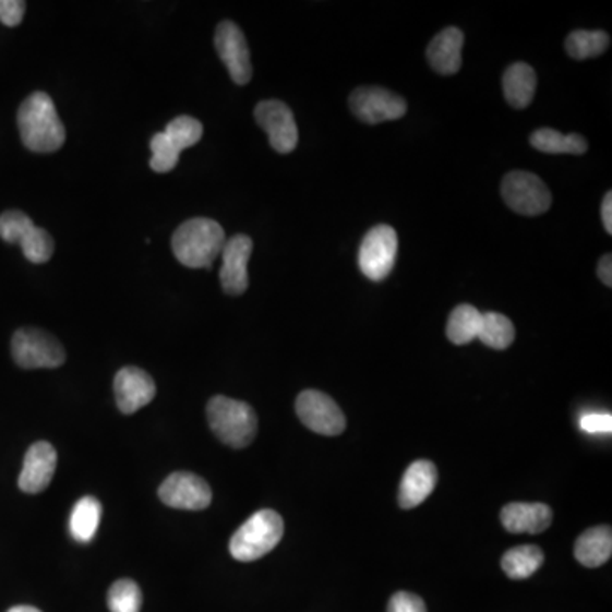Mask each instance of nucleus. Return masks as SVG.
Masks as SVG:
<instances>
[{
  "instance_id": "1",
  "label": "nucleus",
  "mask_w": 612,
  "mask_h": 612,
  "mask_svg": "<svg viewBox=\"0 0 612 612\" xmlns=\"http://www.w3.org/2000/svg\"><path fill=\"white\" fill-rule=\"evenodd\" d=\"M17 127L24 145L36 154H51L65 143V127L48 94L35 93L24 100L17 112Z\"/></svg>"
},
{
  "instance_id": "2",
  "label": "nucleus",
  "mask_w": 612,
  "mask_h": 612,
  "mask_svg": "<svg viewBox=\"0 0 612 612\" xmlns=\"http://www.w3.org/2000/svg\"><path fill=\"white\" fill-rule=\"evenodd\" d=\"M225 230L218 221L193 218L184 221L172 237L173 255L182 266L191 269H209L224 251Z\"/></svg>"
},
{
  "instance_id": "3",
  "label": "nucleus",
  "mask_w": 612,
  "mask_h": 612,
  "mask_svg": "<svg viewBox=\"0 0 612 612\" xmlns=\"http://www.w3.org/2000/svg\"><path fill=\"white\" fill-rule=\"evenodd\" d=\"M206 413L209 428L227 446L242 449L249 446L257 434V416L254 408L245 401L218 395L208 401Z\"/></svg>"
},
{
  "instance_id": "4",
  "label": "nucleus",
  "mask_w": 612,
  "mask_h": 612,
  "mask_svg": "<svg viewBox=\"0 0 612 612\" xmlns=\"http://www.w3.org/2000/svg\"><path fill=\"white\" fill-rule=\"evenodd\" d=\"M285 523L276 511L262 508L237 529L230 539V553L239 562H255L278 547Z\"/></svg>"
},
{
  "instance_id": "5",
  "label": "nucleus",
  "mask_w": 612,
  "mask_h": 612,
  "mask_svg": "<svg viewBox=\"0 0 612 612\" xmlns=\"http://www.w3.org/2000/svg\"><path fill=\"white\" fill-rule=\"evenodd\" d=\"M12 358L24 370L58 368L65 362L62 344L39 328H20L12 337Z\"/></svg>"
},
{
  "instance_id": "6",
  "label": "nucleus",
  "mask_w": 612,
  "mask_h": 612,
  "mask_svg": "<svg viewBox=\"0 0 612 612\" xmlns=\"http://www.w3.org/2000/svg\"><path fill=\"white\" fill-rule=\"evenodd\" d=\"M398 254V236L388 225L368 231L359 247V269L371 281H383L392 273Z\"/></svg>"
},
{
  "instance_id": "7",
  "label": "nucleus",
  "mask_w": 612,
  "mask_h": 612,
  "mask_svg": "<svg viewBox=\"0 0 612 612\" xmlns=\"http://www.w3.org/2000/svg\"><path fill=\"white\" fill-rule=\"evenodd\" d=\"M501 191L508 208L524 216L543 215L553 203L547 184L536 173L526 170L507 173Z\"/></svg>"
},
{
  "instance_id": "8",
  "label": "nucleus",
  "mask_w": 612,
  "mask_h": 612,
  "mask_svg": "<svg viewBox=\"0 0 612 612\" xmlns=\"http://www.w3.org/2000/svg\"><path fill=\"white\" fill-rule=\"evenodd\" d=\"M297 413L301 422L316 434L339 435L346 429V417L339 405L316 389H304L298 395Z\"/></svg>"
},
{
  "instance_id": "9",
  "label": "nucleus",
  "mask_w": 612,
  "mask_h": 612,
  "mask_svg": "<svg viewBox=\"0 0 612 612\" xmlns=\"http://www.w3.org/2000/svg\"><path fill=\"white\" fill-rule=\"evenodd\" d=\"M349 106L362 123L377 124L404 118L407 103L383 87H358L349 97Z\"/></svg>"
},
{
  "instance_id": "10",
  "label": "nucleus",
  "mask_w": 612,
  "mask_h": 612,
  "mask_svg": "<svg viewBox=\"0 0 612 612\" xmlns=\"http://www.w3.org/2000/svg\"><path fill=\"white\" fill-rule=\"evenodd\" d=\"M259 127L269 136L271 147L279 154H291L298 145V127L293 112L281 100L259 103L254 111Z\"/></svg>"
},
{
  "instance_id": "11",
  "label": "nucleus",
  "mask_w": 612,
  "mask_h": 612,
  "mask_svg": "<svg viewBox=\"0 0 612 612\" xmlns=\"http://www.w3.org/2000/svg\"><path fill=\"white\" fill-rule=\"evenodd\" d=\"M215 47L231 81L239 85L249 84L252 79L251 51L242 29L231 21H221L216 27Z\"/></svg>"
},
{
  "instance_id": "12",
  "label": "nucleus",
  "mask_w": 612,
  "mask_h": 612,
  "mask_svg": "<svg viewBox=\"0 0 612 612\" xmlns=\"http://www.w3.org/2000/svg\"><path fill=\"white\" fill-rule=\"evenodd\" d=\"M158 497L172 508L203 511L212 504L213 493L203 478L178 471L164 480L163 485L158 489Z\"/></svg>"
},
{
  "instance_id": "13",
  "label": "nucleus",
  "mask_w": 612,
  "mask_h": 612,
  "mask_svg": "<svg viewBox=\"0 0 612 612\" xmlns=\"http://www.w3.org/2000/svg\"><path fill=\"white\" fill-rule=\"evenodd\" d=\"M251 237L236 236L227 239L221 251L220 283L225 293L240 297L249 288V261H251Z\"/></svg>"
},
{
  "instance_id": "14",
  "label": "nucleus",
  "mask_w": 612,
  "mask_h": 612,
  "mask_svg": "<svg viewBox=\"0 0 612 612\" xmlns=\"http://www.w3.org/2000/svg\"><path fill=\"white\" fill-rule=\"evenodd\" d=\"M116 404L121 413L131 416L139 412L140 408L147 407L155 395V382L147 371L140 368L128 367L118 371L115 377Z\"/></svg>"
},
{
  "instance_id": "15",
  "label": "nucleus",
  "mask_w": 612,
  "mask_h": 612,
  "mask_svg": "<svg viewBox=\"0 0 612 612\" xmlns=\"http://www.w3.org/2000/svg\"><path fill=\"white\" fill-rule=\"evenodd\" d=\"M57 451L47 441H38L24 456L23 471L20 475V489L26 493L47 490L57 470Z\"/></svg>"
},
{
  "instance_id": "16",
  "label": "nucleus",
  "mask_w": 612,
  "mask_h": 612,
  "mask_svg": "<svg viewBox=\"0 0 612 612\" xmlns=\"http://www.w3.org/2000/svg\"><path fill=\"white\" fill-rule=\"evenodd\" d=\"M437 483V468L428 459H419L408 466L401 478L398 504L401 508H413L422 504L434 492Z\"/></svg>"
},
{
  "instance_id": "17",
  "label": "nucleus",
  "mask_w": 612,
  "mask_h": 612,
  "mask_svg": "<svg viewBox=\"0 0 612 612\" xmlns=\"http://www.w3.org/2000/svg\"><path fill=\"white\" fill-rule=\"evenodd\" d=\"M465 35L458 27H446L429 43L428 60L441 75H455L461 69Z\"/></svg>"
},
{
  "instance_id": "18",
  "label": "nucleus",
  "mask_w": 612,
  "mask_h": 612,
  "mask_svg": "<svg viewBox=\"0 0 612 612\" xmlns=\"http://www.w3.org/2000/svg\"><path fill=\"white\" fill-rule=\"evenodd\" d=\"M501 520L508 532L538 535L550 528L553 513L547 504L513 502L502 508Z\"/></svg>"
},
{
  "instance_id": "19",
  "label": "nucleus",
  "mask_w": 612,
  "mask_h": 612,
  "mask_svg": "<svg viewBox=\"0 0 612 612\" xmlns=\"http://www.w3.org/2000/svg\"><path fill=\"white\" fill-rule=\"evenodd\" d=\"M536 79L535 69L528 63H513L505 70L502 85H504V96L508 105L516 109L528 108L535 99Z\"/></svg>"
},
{
  "instance_id": "20",
  "label": "nucleus",
  "mask_w": 612,
  "mask_h": 612,
  "mask_svg": "<svg viewBox=\"0 0 612 612\" xmlns=\"http://www.w3.org/2000/svg\"><path fill=\"white\" fill-rule=\"evenodd\" d=\"M612 555V531L609 526L587 529L575 543V559L587 568H597Z\"/></svg>"
},
{
  "instance_id": "21",
  "label": "nucleus",
  "mask_w": 612,
  "mask_h": 612,
  "mask_svg": "<svg viewBox=\"0 0 612 612\" xmlns=\"http://www.w3.org/2000/svg\"><path fill=\"white\" fill-rule=\"evenodd\" d=\"M103 505L96 497H82L70 514V535L79 543H89L99 529Z\"/></svg>"
},
{
  "instance_id": "22",
  "label": "nucleus",
  "mask_w": 612,
  "mask_h": 612,
  "mask_svg": "<svg viewBox=\"0 0 612 612\" xmlns=\"http://www.w3.org/2000/svg\"><path fill=\"white\" fill-rule=\"evenodd\" d=\"M529 142H531L532 148L544 152V154L581 155L586 154L587 148H589V143L584 136L575 135V133L563 135L553 128L536 130Z\"/></svg>"
},
{
  "instance_id": "23",
  "label": "nucleus",
  "mask_w": 612,
  "mask_h": 612,
  "mask_svg": "<svg viewBox=\"0 0 612 612\" xmlns=\"http://www.w3.org/2000/svg\"><path fill=\"white\" fill-rule=\"evenodd\" d=\"M482 325V312H478L473 304H459L451 312L447 320V339L456 346H465L478 339V332Z\"/></svg>"
},
{
  "instance_id": "24",
  "label": "nucleus",
  "mask_w": 612,
  "mask_h": 612,
  "mask_svg": "<svg viewBox=\"0 0 612 612\" xmlns=\"http://www.w3.org/2000/svg\"><path fill=\"white\" fill-rule=\"evenodd\" d=\"M543 562V550L532 547V544H526V547L513 548L505 553L502 559V571L513 580H524V578L535 575Z\"/></svg>"
},
{
  "instance_id": "25",
  "label": "nucleus",
  "mask_w": 612,
  "mask_h": 612,
  "mask_svg": "<svg viewBox=\"0 0 612 612\" xmlns=\"http://www.w3.org/2000/svg\"><path fill=\"white\" fill-rule=\"evenodd\" d=\"M478 339L492 349L504 351L516 339V328H514L513 322L502 313H482V325L478 332Z\"/></svg>"
},
{
  "instance_id": "26",
  "label": "nucleus",
  "mask_w": 612,
  "mask_h": 612,
  "mask_svg": "<svg viewBox=\"0 0 612 612\" xmlns=\"http://www.w3.org/2000/svg\"><path fill=\"white\" fill-rule=\"evenodd\" d=\"M609 43L611 39H609L608 33L577 29L566 38L565 48L575 60H587V58L604 53L609 48Z\"/></svg>"
},
{
  "instance_id": "27",
  "label": "nucleus",
  "mask_w": 612,
  "mask_h": 612,
  "mask_svg": "<svg viewBox=\"0 0 612 612\" xmlns=\"http://www.w3.org/2000/svg\"><path fill=\"white\" fill-rule=\"evenodd\" d=\"M142 602V590L131 578H121L109 589L108 605L111 612H140Z\"/></svg>"
},
{
  "instance_id": "28",
  "label": "nucleus",
  "mask_w": 612,
  "mask_h": 612,
  "mask_svg": "<svg viewBox=\"0 0 612 612\" xmlns=\"http://www.w3.org/2000/svg\"><path fill=\"white\" fill-rule=\"evenodd\" d=\"M164 135L172 143L173 147L182 152L200 142L201 136H203V124L191 116H178L176 120L167 124Z\"/></svg>"
},
{
  "instance_id": "29",
  "label": "nucleus",
  "mask_w": 612,
  "mask_h": 612,
  "mask_svg": "<svg viewBox=\"0 0 612 612\" xmlns=\"http://www.w3.org/2000/svg\"><path fill=\"white\" fill-rule=\"evenodd\" d=\"M20 245L23 249L24 257L33 264H45L50 261L55 251V242L50 233L36 225L24 233Z\"/></svg>"
},
{
  "instance_id": "30",
  "label": "nucleus",
  "mask_w": 612,
  "mask_h": 612,
  "mask_svg": "<svg viewBox=\"0 0 612 612\" xmlns=\"http://www.w3.org/2000/svg\"><path fill=\"white\" fill-rule=\"evenodd\" d=\"M152 158L151 167L152 170L158 173L170 172L173 167L178 166L179 155L181 152L173 147L172 143L167 140L164 135V131L154 135L151 142Z\"/></svg>"
},
{
  "instance_id": "31",
  "label": "nucleus",
  "mask_w": 612,
  "mask_h": 612,
  "mask_svg": "<svg viewBox=\"0 0 612 612\" xmlns=\"http://www.w3.org/2000/svg\"><path fill=\"white\" fill-rule=\"evenodd\" d=\"M33 220L26 213L11 209L0 215V239L8 243H20L29 228L33 227Z\"/></svg>"
},
{
  "instance_id": "32",
  "label": "nucleus",
  "mask_w": 612,
  "mask_h": 612,
  "mask_svg": "<svg viewBox=\"0 0 612 612\" xmlns=\"http://www.w3.org/2000/svg\"><path fill=\"white\" fill-rule=\"evenodd\" d=\"M388 612H428V609L416 593L397 592L389 601Z\"/></svg>"
},
{
  "instance_id": "33",
  "label": "nucleus",
  "mask_w": 612,
  "mask_h": 612,
  "mask_svg": "<svg viewBox=\"0 0 612 612\" xmlns=\"http://www.w3.org/2000/svg\"><path fill=\"white\" fill-rule=\"evenodd\" d=\"M26 12V2L23 0H0V23L5 26H20Z\"/></svg>"
},
{
  "instance_id": "34",
  "label": "nucleus",
  "mask_w": 612,
  "mask_h": 612,
  "mask_svg": "<svg viewBox=\"0 0 612 612\" xmlns=\"http://www.w3.org/2000/svg\"><path fill=\"white\" fill-rule=\"evenodd\" d=\"M580 429L587 434H611V413H587L580 419Z\"/></svg>"
},
{
  "instance_id": "35",
  "label": "nucleus",
  "mask_w": 612,
  "mask_h": 612,
  "mask_svg": "<svg viewBox=\"0 0 612 612\" xmlns=\"http://www.w3.org/2000/svg\"><path fill=\"white\" fill-rule=\"evenodd\" d=\"M597 276L604 283L608 288L612 286V255H602L601 261H599V266H597Z\"/></svg>"
},
{
  "instance_id": "36",
  "label": "nucleus",
  "mask_w": 612,
  "mask_h": 612,
  "mask_svg": "<svg viewBox=\"0 0 612 612\" xmlns=\"http://www.w3.org/2000/svg\"><path fill=\"white\" fill-rule=\"evenodd\" d=\"M602 224H604L605 231L612 233V193L609 191L602 201L601 208Z\"/></svg>"
},
{
  "instance_id": "37",
  "label": "nucleus",
  "mask_w": 612,
  "mask_h": 612,
  "mask_svg": "<svg viewBox=\"0 0 612 612\" xmlns=\"http://www.w3.org/2000/svg\"><path fill=\"white\" fill-rule=\"evenodd\" d=\"M8 612H41L33 605H16V608L9 609Z\"/></svg>"
}]
</instances>
